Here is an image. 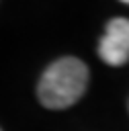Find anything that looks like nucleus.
<instances>
[{
  "label": "nucleus",
  "mask_w": 129,
  "mask_h": 131,
  "mask_svg": "<svg viewBox=\"0 0 129 131\" xmlns=\"http://www.w3.org/2000/svg\"><path fill=\"white\" fill-rule=\"evenodd\" d=\"M88 84V68L78 57H59L41 76L37 96L47 108H68L78 102Z\"/></svg>",
  "instance_id": "1"
},
{
  "label": "nucleus",
  "mask_w": 129,
  "mask_h": 131,
  "mask_svg": "<svg viewBox=\"0 0 129 131\" xmlns=\"http://www.w3.org/2000/svg\"><path fill=\"white\" fill-rule=\"evenodd\" d=\"M98 55L109 66H123L129 61V18H113L98 43Z\"/></svg>",
  "instance_id": "2"
}]
</instances>
